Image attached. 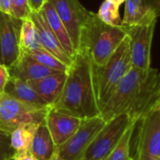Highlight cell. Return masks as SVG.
Wrapping results in <instances>:
<instances>
[{"label":"cell","instance_id":"obj_4","mask_svg":"<svg viewBox=\"0 0 160 160\" xmlns=\"http://www.w3.org/2000/svg\"><path fill=\"white\" fill-rule=\"evenodd\" d=\"M131 68L132 62L129 50V38L127 36L104 66H96L98 98L100 112L116 86Z\"/></svg>","mask_w":160,"mask_h":160},{"label":"cell","instance_id":"obj_16","mask_svg":"<svg viewBox=\"0 0 160 160\" xmlns=\"http://www.w3.org/2000/svg\"><path fill=\"white\" fill-rule=\"evenodd\" d=\"M67 79V72H59L39 80L27 82L28 84L45 100L52 106L59 98Z\"/></svg>","mask_w":160,"mask_h":160},{"label":"cell","instance_id":"obj_13","mask_svg":"<svg viewBox=\"0 0 160 160\" xmlns=\"http://www.w3.org/2000/svg\"><path fill=\"white\" fill-rule=\"evenodd\" d=\"M125 4L124 26L149 25L160 15V0H126Z\"/></svg>","mask_w":160,"mask_h":160},{"label":"cell","instance_id":"obj_9","mask_svg":"<svg viewBox=\"0 0 160 160\" xmlns=\"http://www.w3.org/2000/svg\"><path fill=\"white\" fill-rule=\"evenodd\" d=\"M125 27L129 38L132 67L143 70L149 69L151 68V48L156 22L149 25Z\"/></svg>","mask_w":160,"mask_h":160},{"label":"cell","instance_id":"obj_25","mask_svg":"<svg viewBox=\"0 0 160 160\" xmlns=\"http://www.w3.org/2000/svg\"><path fill=\"white\" fill-rule=\"evenodd\" d=\"M10 15L18 20H25L30 18L31 10L28 0H11Z\"/></svg>","mask_w":160,"mask_h":160},{"label":"cell","instance_id":"obj_24","mask_svg":"<svg viewBox=\"0 0 160 160\" xmlns=\"http://www.w3.org/2000/svg\"><path fill=\"white\" fill-rule=\"evenodd\" d=\"M97 14L102 22H104L109 25L112 26L121 25L122 20L120 18L119 6L112 3V1L105 0L99 7V9Z\"/></svg>","mask_w":160,"mask_h":160},{"label":"cell","instance_id":"obj_12","mask_svg":"<svg viewBox=\"0 0 160 160\" xmlns=\"http://www.w3.org/2000/svg\"><path fill=\"white\" fill-rule=\"evenodd\" d=\"M83 119L59 111L51 106L45 117V124L56 147L62 146L78 130Z\"/></svg>","mask_w":160,"mask_h":160},{"label":"cell","instance_id":"obj_2","mask_svg":"<svg viewBox=\"0 0 160 160\" xmlns=\"http://www.w3.org/2000/svg\"><path fill=\"white\" fill-rule=\"evenodd\" d=\"M52 107L81 119L100 116L96 65L85 50L77 51L67 71L63 91Z\"/></svg>","mask_w":160,"mask_h":160},{"label":"cell","instance_id":"obj_15","mask_svg":"<svg viewBox=\"0 0 160 160\" xmlns=\"http://www.w3.org/2000/svg\"><path fill=\"white\" fill-rule=\"evenodd\" d=\"M8 72L10 77L22 80L24 82L39 80L47 76L59 73V71L52 70L41 65L22 51L17 62L12 67L8 68Z\"/></svg>","mask_w":160,"mask_h":160},{"label":"cell","instance_id":"obj_30","mask_svg":"<svg viewBox=\"0 0 160 160\" xmlns=\"http://www.w3.org/2000/svg\"><path fill=\"white\" fill-rule=\"evenodd\" d=\"M0 11L10 15L11 13V0H0Z\"/></svg>","mask_w":160,"mask_h":160},{"label":"cell","instance_id":"obj_27","mask_svg":"<svg viewBox=\"0 0 160 160\" xmlns=\"http://www.w3.org/2000/svg\"><path fill=\"white\" fill-rule=\"evenodd\" d=\"M9 77L10 76L8 72V68L0 63V96L5 94L6 85L8 82Z\"/></svg>","mask_w":160,"mask_h":160},{"label":"cell","instance_id":"obj_17","mask_svg":"<svg viewBox=\"0 0 160 160\" xmlns=\"http://www.w3.org/2000/svg\"><path fill=\"white\" fill-rule=\"evenodd\" d=\"M41 12L43 13L48 24L50 25V27L52 28V30L54 32L57 38L59 39L62 47L64 48L66 52L68 54V56L73 60L77 53V51L74 47V44L71 40V38L64 22L60 19L54 7L49 0H47L45 4L43 5L41 8Z\"/></svg>","mask_w":160,"mask_h":160},{"label":"cell","instance_id":"obj_20","mask_svg":"<svg viewBox=\"0 0 160 160\" xmlns=\"http://www.w3.org/2000/svg\"><path fill=\"white\" fill-rule=\"evenodd\" d=\"M40 124H26L17 128L9 135L10 147L14 153L30 151L31 145Z\"/></svg>","mask_w":160,"mask_h":160},{"label":"cell","instance_id":"obj_35","mask_svg":"<svg viewBox=\"0 0 160 160\" xmlns=\"http://www.w3.org/2000/svg\"><path fill=\"white\" fill-rule=\"evenodd\" d=\"M9 160H12V159H11V158H10V159H9Z\"/></svg>","mask_w":160,"mask_h":160},{"label":"cell","instance_id":"obj_21","mask_svg":"<svg viewBox=\"0 0 160 160\" xmlns=\"http://www.w3.org/2000/svg\"><path fill=\"white\" fill-rule=\"evenodd\" d=\"M20 46L21 51L24 52L34 51L42 48L36 25L32 21L31 17L22 20L20 31Z\"/></svg>","mask_w":160,"mask_h":160},{"label":"cell","instance_id":"obj_19","mask_svg":"<svg viewBox=\"0 0 160 160\" xmlns=\"http://www.w3.org/2000/svg\"><path fill=\"white\" fill-rule=\"evenodd\" d=\"M30 152L38 160H52L57 155V147L54 144L45 121L37 129Z\"/></svg>","mask_w":160,"mask_h":160},{"label":"cell","instance_id":"obj_34","mask_svg":"<svg viewBox=\"0 0 160 160\" xmlns=\"http://www.w3.org/2000/svg\"><path fill=\"white\" fill-rule=\"evenodd\" d=\"M9 159H10V158H8V159H5V160H9Z\"/></svg>","mask_w":160,"mask_h":160},{"label":"cell","instance_id":"obj_28","mask_svg":"<svg viewBox=\"0 0 160 160\" xmlns=\"http://www.w3.org/2000/svg\"><path fill=\"white\" fill-rule=\"evenodd\" d=\"M12 160H38L30 151L27 152H21V153H14L11 157Z\"/></svg>","mask_w":160,"mask_h":160},{"label":"cell","instance_id":"obj_22","mask_svg":"<svg viewBox=\"0 0 160 160\" xmlns=\"http://www.w3.org/2000/svg\"><path fill=\"white\" fill-rule=\"evenodd\" d=\"M137 124L138 123H134L128 128V130L122 137L117 146L104 160H131L130 158L131 139Z\"/></svg>","mask_w":160,"mask_h":160},{"label":"cell","instance_id":"obj_11","mask_svg":"<svg viewBox=\"0 0 160 160\" xmlns=\"http://www.w3.org/2000/svg\"><path fill=\"white\" fill-rule=\"evenodd\" d=\"M64 22L76 51H78L82 28L91 11L86 9L80 0H49Z\"/></svg>","mask_w":160,"mask_h":160},{"label":"cell","instance_id":"obj_23","mask_svg":"<svg viewBox=\"0 0 160 160\" xmlns=\"http://www.w3.org/2000/svg\"><path fill=\"white\" fill-rule=\"evenodd\" d=\"M22 52L27 53L33 59H35L41 65L52 70L59 71V72H67L68 69V66H66L64 63L58 60L54 55H52V53H50L43 48L34 50V51H29V52H24V51H22Z\"/></svg>","mask_w":160,"mask_h":160},{"label":"cell","instance_id":"obj_3","mask_svg":"<svg viewBox=\"0 0 160 160\" xmlns=\"http://www.w3.org/2000/svg\"><path fill=\"white\" fill-rule=\"evenodd\" d=\"M128 36L123 25L112 26L91 11L82 28L79 49L85 50L97 67L104 66Z\"/></svg>","mask_w":160,"mask_h":160},{"label":"cell","instance_id":"obj_33","mask_svg":"<svg viewBox=\"0 0 160 160\" xmlns=\"http://www.w3.org/2000/svg\"><path fill=\"white\" fill-rule=\"evenodd\" d=\"M158 103L160 104V97H159V99H158Z\"/></svg>","mask_w":160,"mask_h":160},{"label":"cell","instance_id":"obj_32","mask_svg":"<svg viewBox=\"0 0 160 160\" xmlns=\"http://www.w3.org/2000/svg\"><path fill=\"white\" fill-rule=\"evenodd\" d=\"M52 160H68V159H64V158H60V157H58L57 155L53 158V159ZM82 160H83V159H82Z\"/></svg>","mask_w":160,"mask_h":160},{"label":"cell","instance_id":"obj_31","mask_svg":"<svg viewBox=\"0 0 160 160\" xmlns=\"http://www.w3.org/2000/svg\"><path fill=\"white\" fill-rule=\"evenodd\" d=\"M109 1H112V3H114V4L118 5L119 7H120L123 3H125V2H126V0H109Z\"/></svg>","mask_w":160,"mask_h":160},{"label":"cell","instance_id":"obj_7","mask_svg":"<svg viewBox=\"0 0 160 160\" xmlns=\"http://www.w3.org/2000/svg\"><path fill=\"white\" fill-rule=\"evenodd\" d=\"M134 123L128 114H119L107 121L88 147L83 160H104L117 146L128 128Z\"/></svg>","mask_w":160,"mask_h":160},{"label":"cell","instance_id":"obj_1","mask_svg":"<svg viewBox=\"0 0 160 160\" xmlns=\"http://www.w3.org/2000/svg\"><path fill=\"white\" fill-rule=\"evenodd\" d=\"M159 97L160 70L132 67L101 109L100 116L107 122L119 114H128L139 122L158 103Z\"/></svg>","mask_w":160,"mask_h":160},{"label":"cell","instance_id":"obj_18","mask_svg":"<svg viewBox=\"0 0 160 160\" xmlns=\"http://www.w3.org/2000/svg\"><path fill=\"white\" fill-rule=\"evenodd\" d=\"M5 94L30 106L38 108L49 107L45 100L28 84L27 82L14 77H9L6 85Z\"/></svg>","mask_w":160,"mask_h":160},{"label":"cell","instance_id":"obj_10","mask_svg":"<svg viewBox=\"0 0 160 160\" xmlns=\"http://www.w3.org/2000/svg\"><path fill=\"white\" fill-rule=\"evenodd\" d=\"M22 22V20L0 11V63L8 68L12 67L21 55Z\"/></svg>","mask_w":160,"mask_h":160},{"label":"cell","instance_id":"obj_29","mask_svg":"<svg viewBox=\"0 0 160 160\" xmlns=\"http://www.w3.org/2000/svg\"><path fill=\"white\" fill-rule=\"evenodd\" d=\"M47 0H28L31 12H38L41 10L43 5Z\"/></svg>","mask_w":160,"mask_h":160},{"label":"cell","instance_id":"obj_5","mask_svg":"<svg viewBox=\"0 0 160 160\" xmlns=\"http://www.w3.org/2000/svg\"><path fill=\"white\" fill-rule=\"evenodd\" d=\"M51 106L38 108L3 94L0 96V128L10 135L17 128L26 124H41Z\"/></svg>","mask_w":160,"mask_h":160},{"label":"cell","instance_id":"obj_8","mask_svg":"<svg viewBox=\"0 0 160 160\" xmlns=\"http://www.w3.org/2000/svg\"><path fill=\"white\" fill-rule=\"evenodd\" d=\"M101 116L83 119L78 130L62 146L57 148V156L68 160H82L88 147L105 126Z\"/></svg>","mask_w":160,"mask_h":160},{"label":"cell","instance_id":"obj_26","mask_svg":"<svg viewBox=\"0 0 160 160\" xmlns=\"http://www.w3.org/2000/svg\"><path fill=\"white\" fill-rule=\"evenodd\" d=\"M14 154L10 147V137L0 128V160L8 159Z\"/></svg>","mask_w":160,"mask_h":160},{"label":"cell","instance_id":"obj_14","mask_svg":"<svg viewBox=\"0 0 160 160\" xmlns=\"http://www.w3.org/2000/svg\"><path fill=\"white\" fill-rule=\"evenodd\" d=\"M30 17L36 25L42 48L54 55L66 66L69 67L73 60L68 56V54L62 47L59 39L48 24L41 10L38 12H31Z\"/></svg>","mask_w":160,"mask_h":160},{"label":"cell","instance_id":"obj_6","mask_svg":"<svg viewBox=\"0 0 160 160\" xmlns=\"http://www.w3.org/2000/svg\"><path fill=\"white\" fill-rule=\"evenodd\" d=\"M135 153L131 160H160V104L138 122Z\"/></svg>","mask_w":160,"mask_h":160}]
</instances>
